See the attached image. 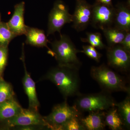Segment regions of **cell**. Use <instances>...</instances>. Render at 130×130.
<instances>
[{"label":"cell","instance_id":"obj_1","mask_svg":"<svg viewBox=\"0 0 130 130\" xmlns=\"http://www.w3.org/2000/svg\"><path fill=\"white\" fill-rule=\"evenodd\" d=\"M78 70L58 66L48 72L42 79L50 80L59 89L66 100L80 94Z\"/></svg>","mask_w":130,"mask_h":130},{"label":"cell","instance_id":"obj_2","mask_svg":"<svg viewBox=\"0 0 130 130\" xmlns=\"http://www.w3.org/2000/svg\"><path fill=\"white\" fill-rule=\"evenodd\" d=\"M90 75L104 91L109 93L123 91L130 94V87L125 79L104 64L92 66Z\"/></svg>","mask_w":130,"mask_h":130},{"label":"cell","instance_id":"obj_3","mask_svg":"<svg viewBox=\"0 0 130 130\" xmlns=\"http://www.w3.org/2000/svg\"><path fill=\"white\" fill-rule=\"evenodd\" d=\"M60 37V40H55L51 43V50L58 66L79 70L82 64L77 54L80 51L77 49L67 35L61 34Z\"/></svg>","mask_w":130,"mask_h":130},{"label":"cell","instance_id":"obj_4","mask_svg":"<svg viewBox=\"0 0 130 130\" xmlns=\"http://www.w3.org/2000/svg\"><path fill=\"white\" fill-rule=\"evenodd\" d=\"M111 93L103 91L95 94H79L75 100L74 106L80 112L107 110L115 106V100Z\"/></svg>","mask_w":130,"mask_h":130},{"label":"cell","instance_id":"obj_5","mask_svg":"<svg viewBox=\"0 0 130 130\" xmlns=\"http://www.w3.org/2000/svg\"><path fill=\"white\" fill-rule=\"evenodd\" d=\"M81 114L74 106H70L66 100L54 106L50 113L43 118L48 129L62 130L70 119L75 116H81Z\"/></svg>","mask_w":130,"mask_h":130},{"label":"cell","instance_id":"obj_6","mask_svg":"<svg viewBox=\"0 0 130 130\" xmlns=\"http://www.w3.org/2000/svg\"><path fill=\"white\" fill-rule=\"evenodd\" d=\"M31 125L41 126L47 128L43 116L38 111L22 108L14 117L0 123V130L12 129L16 127Z\"/></svg>","mask_w":130,"mask_h":130},{"label":"cell","instance_id":"obj_7","mask_svg":"<svg viewBox=\"0 0 130 130\" xmlns=\"http://www.w3.org/2000/svg\"><path fill=\"white\" fill-rule=\"evenodd\" d=\"M72 22V15L69 8L60 0H56L48 16L47 36L53 35L58 31L61 35V30L65 24Z\"/></svg>","mask_w":130,"mask_h":130},{"label":"cell","instance_id":"obj_8","mask_svg":"<svg viewBox=\"0 0 130 130\" xmlns=\"http://www.w3.org/2000/svg\"><path fill=\"white\" fill-rule=\"evenodd\" d=\"M115 7L95 2L92 5L90 24L93 28L102 30L113 24Z\"/></svg>","mask_w":130,"mask_h":130},{"label":"cell","instance_id":"obj_9","mask_svg":"<svg viewBox=\"0 0 130 130\" xmlns=\"http://www.w3.org/2000/svg\"><path fill=\"white\" fill-rule=\"evenodd\" d=\"M108 65L119 71L126 72L130 69V53L120 44L106 47Z\"/></svg>","mask_w":130,"mask_h":130},{"label":"cell","instance_id":"obj_10","mask_svg":"<svg viewBox=\"0 0 130 130\" xmlns=\"http://www.w3.org/2000/svg\"><path fill=\"white\" fill-rule=\"evenodd\" d=\"M92 5L86 0H76V7L72 15V27L77 31H84L90 24Z\"/></svg>","mask_w":130,"mask_h":130},{"label":"cell","instance_id":"obj_11","mask_svg":"<svg viewBox=\"0 0 130 130\" xmlns=\"http://www.w3.org/2000/svg\"><path fill=\"white\" fill-rule=\"evenodd\" d=\"M24 46V44L23 43L22 54L21 58L23 63L25 71L24 76L23 79V86L25 92L27 95L29 100V108L35 111H38L40 103L37 97L36 84L31 78L30 74L28 72L26 67Z\"/></svg>","mask_w":130,"mask_h":130},{"label":"cell","instance_id":"obj_12","mask_svg":"<svg viewBox=\"0 0 130 130\" xmlns=\"http://www.w3.org/2000/svg\"><path fill=\"white\" fill-rule=\"evenodd\" d=\"M25 7V3L24 2L15 5L12 16L7 23L10 30L16 36L25 35L28 28L24 22Z\"/></svg>","mask_w":130,"mask_h":130},{"label":"cell","instance_id":"obj_13","mask_svg":"<svg viewBox=\"0 0 130 130\" xmlns=\"http://www.w3.org/2000/svg\"><path fill=\"white\" fill-rule=\"evenodd\" d=\"M114 26L128 32L130 31V1L119 3L115 7Z\"/></svg>","mask_w":130,"mask_h":130},{"label":"cell","instance_id":"obj_14","mask_svg":"<svg viewBox=\"0 0 130 130\" xmlns=\"http://www.w3.org/2000/svg\"><path fill=\"white\" fill-rule=\"evenodd\" d=\"M25 35L26 36V44L38 47H46L48 49V53L52 55V50L47 46V43L50 42L47 38L44 30L28 26Z\"/></svg>","mask_w":130,"mask_h":130},{"label":"cell","instance_id":"obj_15","mask_svg":"<svg viewBox=\"0 0 130 130\" xmlns=\"http://www.w3.org/2000/svg\"><path fill=\"white\" fill-rule=\"evenodd\" d=\"M105 112L99 111L90 112L85 118H81L80 121L82 125L87 130H102L105 129L104 119Z\"/></svg>","mask_w":130,"mask_h":130},{"label":"cell","instance_id":"obj_16","mask_svg":"<svg viewBox=\"0 0 130 130\" xmlns=\"http://www.w3.org/2000/svg\"><path fill=\"white\" fill-rule=\"evenodd\" d=\"M22 108L15 97L0 103V123L14 117Z\"/></svg>","mask_w":130,"mask_h":130},{"label":"cell","instance_id":"obj_17","mask_svg":"<svg viewBox=\"0 0 130 130\" xmlns=\"http://www.w3.org/2000/svg\"><path fill=\"white\" fill-rule=\"evenodd\" d=\"M109 46L120 44L123 41L127 32L115 26H112L102 30Z\"/></svg>","mask_w":130,"mask_h":130},{"label":"cell","instance_id":"obj_18","mask_svg":"<svg viewBox=\"0 0 130 130\" xmlns=\"http://www.w3.org/2000/svg\"><path fill=\"white\" fill-rule=\"evenodd\" d=\"M107 111L104 119L105 125L112 130H123L124 125L116 107H112Z\"/></svg>","mask_w":130,"mask_h":130},{"label":"cell","instance_id":"obj_19","mask_svg":"<svg viewBox=\"0 0 130 130\" xmlns=\"http://www.w3.org/2000/svg\"><path fill=\"white\" fill-rule=\"evenodd\" d=\"M119 115L123 121L124 126L130 129V97L128 94L125 99L121 102L115 104Z\"/></svg>","mask_w":130,"mask_h":130},{"label":"cell","instance_id":"obj_20","mask_svg":"<svg viewBox=\"0 0 130 130\" xmlns=\"http://www.w3.org/2000/svg\"><path fill=\"white\" fill-rule=\"evenodd\" d=\"M16 36L10 29L7 23L1 22L0 23V47H8L10 42Z\"/></svg>","mask_w":130,"mask_h":130},{"label":"cell","instance_id":"obj_21","mask_svg":"<svg viewBox=\"0 0 130 130\" xmlns=\"http://www.w3.org/2000/svg\"><path fill=\"white\" fill-rule=\"evenodd\" d=\"M12 86L10 83L0 78V103L15 97Z\"/></svg>","mask_w":130,"mask_h":130},{"label":"cell","instance_id":"obj_22","mask_svg":"<svg viewBox=\"0 0 130 130\" xmlns=\"http://www.w3.org/2000/svg\"><path fill=\"white\" fill-rule=\"evenodd\" d=\"M87 37L81 38V41L88 43L92 46L100 49L106 48V46L103 43L102 35L99 32H86Z\"/></svg>","mask_w":130,"mask_h":130},{"label":"cell","instance_id":"obj_23","mask_svg":"<svg viewBox=\"0 0 130 130\" xmlns=\"http://www.w3.org/2000/svg\"><path fill=\"white\" fill-rule=\"evenodd\" d=\"M83 50L80 51V53H83L86 56L96 62H100L102 55L99 53L95 47L90 45H86L83 46Z\"/></svg>","mask_w":130,"mask_h":130},{"label":"cell","instance_id":"obj_24","mask_svg":"<svg viewBox=\"0 0 130 130\" xmlns=\"http://www.w3.org/2000/svg\"><path fill=\"white\" fill-rule=\"evenodd\" d=\"M8 56V47H0V78H3L4 71L7 64Z\"/></svg>","mask_w":130,"mask_h":130},{"label":"cell","instance_id":"obj_25","mask_svg":"<svg viewBox=\"0 0 130 130\" xmlns=\"http://www.w3.org/2000/svg\"><path fill=\"white\" fill-rule=\"evenodd\" d=\"M81 118V116L73 117L64 126L62 130H85L80 121Z\"/></svg>","mask_w":130,"mask_h":130},{"label":"cell","instance_id":"obj_26","mask_svg":"<svg viewBox=\"0 0 130 130\" xmlns=\"http://www.w3.org/2000/svg\"><path fill=\"white\" fill-rule=\"evenodd\" d=\"M120 45L126 51L130 53V31L127 32Z\"/></svg>","mask_w":130,"mask_h":130},{"label":"cell","instance_id":"obj_27","mask_svg":"<svg viewBox=\"0 0 130 130\" xmlns=\"http://www.w3.org/2000/svg\"><path fill=\"white\" fill-rule=\"evenodd\" d=\"M95 2L108 6H112V0H95Z\"/></svg>","mask_w":130,"mask_h":130},{"label":"cell","instance_id":"obj_28","mask_svg":"<svg viewBox=\"0 0 130 130\" xmlns=\"http://www.w3.org/2000/svg\"><path fill=\"white\" fill-rule=\"evenodd\" d=\"M1 22V13H0V23Z\"/></svg>","mask_w":130,"mask_h":130}]
</instances>
